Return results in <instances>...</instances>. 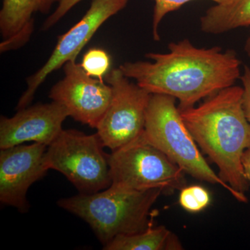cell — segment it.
<instances>
[{
	"instance_id": "obj_16",
	"label": "cell",
	"mask_w": 250,
	"mask_h": 250,
	"mask_svg": "<svg viewBox=\"0 0 250 250\" xmlns=\"http://www.w3.org/2000/svg\"><path fill=\"white\" fill-rule=\"evenodd\" d=\"M80 65L87 75L104 81L109 72L111 57L104 49H90L83 55Z\"/></svg>"
},
{
	"instance_id": "obj_2",
	"label": "cell",
	"mask_w": 250,
	"mask_h": 250,
	"mask_svg": "<svg viewBox=\"0 0 250 250\" xmlns=\"http://www.w3.org/2000/svg\"><path fill=\"white\" fill-rule=\"evenodd\" d=\"M179 111L198 147L218 167L219 177L246 195L250 184L242 158L250 146V125L243 111V88H224L197 107Z\"/></svg>"
},
{
	"instance_id": "obj_3",
	"label": "cell",
	"mask_w": 250,
	"mask_h": 250,
	"mask_svg": "<svg viewBox=\"0 0 250 250\" xmlns=\"http://www.w3.org/2000/svg\"><path fill=\"white\" fill-rule=\"evenodd\" d=\"M162 194V188L134 191L111 186L95 193L61 199L57 205L88 223L104 246L115 237L152 226L151 208Z\"/></svg>"
},
{
	"instance_id": "obj_5",
	"label": "cell",
	"mask_w": 250,
	"mask_h": 250,
	"mask_svg": "<svg viewBox=\"0 0 250 250\" xmlns=\"http://www.w3.org/2000/svg\"><path fill=\"white\" fill-rule=\"evenodd\" d=\"M103 147L97 134L62 129L47 148L45 166L63 174L80 193L102 191L111 185L108 155Z\"/></svg>"
},
{
	"instance_id": "obj_15",
	"label": "cell",
	"mask_w": 250,
	"mask_h": 250,
	"mask_svg": "<svg viewBox=\"0 0 250 250\" xmlns=\"http://www.w3.org/2000/svg\"><path fill=\"white\" fill-rule=\"evenodd\" d=\"M211 202L210 192L200 185L186 186L179 196V202L184 210L191 213H197L205 210Z\"/></svg>"
},
{
	"instance_id": "obj_20",
	"label": "cell",
	"mask_w": 250,
	"mask_h": 250,
	"mask_svg": "<svg viewBox=\"0 0 250 250\" xmlns=\"http://www.w3.org/2000/svg\"><path fill=\"white\" fill-rule=\"evenodd\" d=\"M242 164H243L245 175L250 184V146L243 153Z\"/></svg>"
},
{
	"instance_id": "obj_21",
	"label": "cell",
	"mask_w": 250,
	"mask_h": 250,
	"mask_svg": "<svg viewBox=\"0 0 250 250\" xmlns=\"http://www.w3.org/2000/svg\"><path fill=\"white\" fill-rule=\"evenodd\" d=\"M245 51L248 57H250V31L249 36H248V39H247L246 44H245Z\"/></svg>"
},
{
	"instance_id": "obj_19",
	"label": "cell",
	"mask_w": 250,
	"mask_h": 250,
	"mask_svg": "<svg viewBox=\"0 0 250 250\" xmlns=\"http://www.w3.org/2000/svg\"><path fill=\"white\" fill-rule=\"evenodd\" d=\"M243 84V108L248 123L250 125V67H244V71L241 76Z\"/></svg>"
},
{
	"instance_id": "obj_7",
	"label": "cell",
	"mask_w": 250,
	"mask_h": 250,
	"mask_svg": "<svg viewBox=\"0 0 250 250\" xmlns=\"http://www.w3.org/2000/svg\"><path fill=\"white\" fill-rule=\"evenodd\" d=\"M105 80L111 85L112 98L97 126V134L104 147L113 151L143 134L152 94L130 82L120 67L109 71Z\"/></svg>"
},
{
	"instance_id": "obj_4",
	"label": "cell",
	"mask_w": 250,
	"mask_h": 250,
	"mask_svg": "<svg viewBox=\"0 0 250 250\" xmlns=\"http://www.w3.org/2000/svg\"><path fill=\"white\" fill-rule=\"evenodd\" d=\"M176 99L169 95L152 94L143 136L164 152L184 173L193 178L223 187L238 201L246 203L242 195L222 180L205 160L176 106Z\"/></svg>"
},
{
	"instance_id": "obj_14",
	"label": "cell",
	"mask_w": 250,
	"mask_h": 250,
	"mask_svg": "<svg viewBox=\"0 0 250 250\" xmlns=\"http://www.w3.org/2000/svg\"><path fill=\"white\" fill-rule=\"evenodd\" d=\"M104 250H181L178 238L166 227L150 228L134 234L120 235L103 246Z\"/></svg>"
},
{
	"instance_id": "obj_9",
	"label": "cell",
	"mask_w": 250,
	"mask_h": 250,
	"mask_svg": "<svg viewBox=\"0 0 250 250\" xmlns=\"http://www.w3.org/2000/svg\"><path fill=\"white\" fill-rule=\"evenodd\" d=\"M63 71V78L52 87L49 98L75 121L96 129L111 103V85L87 75L76 61L67 62Z\"/></svg>"
},
{
	"instance_id": "obj_8",
	"label": "cell",
	"mask_w": 250,
	"mask_h": 250,
	"mask_svg": "<svg viewBox=\"0 0 250 250\" xmlns=\"http://www.w3.org/2000/svg\"><path fill=\"white\" fill-rule=\"evenodd\" d=\"M129 0H92L89 9L82 20L58 37L57 45L43 66L27 80V88L18 101V110L27 107L36 90L49 74L77 56L89 42L99 28L112 16L125 9Z\"/></svg>"
},
{
	"instance_id": "obj_1",
	"label": "cell",
	"mask_w": 250,
	"mask_h": 250,
	"mask_svg": "<svg viewBox=\"0 0 250 250\" xmlns=\"http://www.w3.org/2000/svg\"><path fill=\"white\" fill-rule=\"evenodd\" d=\"M146 56L152 62H125L120 69L149 93L178 100L179 110L195 106L241 78V62L233 49L198 48L184 39L169 44L167 53Z\"/></svg>"
},
{
	"instance_id": "obj_11",
	"label": "cell",
	"mask_w": 250,
	"mask_h": 250,
	"mask_svg": "<svg viewBox=\"0 0 250 250\" xmlns=\"http://www.w3.org/2000/svg\"><path fill=\"white\" fill-rule=\"evenodd\" d=\"M68 112L60 104L52 101L18 110L11 118L1 116L0 149L34 142L47 147L62 131V125Z\"/></svg>"
},
{
	"instance_id": "obj_12",
	"label": "cell",
	"mask_w": 250,
	"mask_h": 250,
	"mask_svg": "<svg viewBox=\"0 0 250 250\" xmlns=\"http://www.w3.org/2000/svg\"><path fill=\"white\" fill-rule=\"evenodd\" d=\"M62 0H3L0 11L1 53L16 50L30 40L34 31V15L48 14Z\"/></svg>"
},
{
	"instance_id": "obj_18",
	"label": "cell",
	"mask_w": 250,
	"mask_h": 250,
	"mask_svg": "<svg viewBox=\"0 0 250 250\" xmlns=\"http://www.w3.org/2000/svg\"><path fill=\"white\" fill-rule=\"evenodd\" d=\"M83 0H62L59 3L57 9L47 18L43 25L42 27V30L47 31L51 27L55 25L64 16L67 14L68 11Z\"/></svg>"
},
{
	"instance_id": "obj_6",
	"label": "cell",
	"mask_w": 250,
	"mask_h": 250,
	"mask_svg": "<svg viewBox=\"0 0 250 250\" xmlns=\"http://www.w3.org/2000/svg\"><path fill=\"white\" fill-rule=\"evenodd\" d=\"M112 187L143 191L164 189L165 193L187 186L185 173L143 134L108 154Z\"/></svg>"
},
{
	"instance_id": "obj_10",
	"label": "cell",
	"mask_w": 250,
	"mask_h": 250,
	"mask_svg": "<svg viewBox=\"0 0 250 250\" xmlns=\"http://www.w3.org/2000/svg\"><path fill=\"white\" fill-rule=\"evenodd\" d=\"M47 146L34 143L19 145L0 152V201L27 213V193L33 184L47 174L45 164Z\"/></svg>"
},
{
	"instance_id": "obj_13",
	"label": "cell",
	"mask_w": 250,
	"mask_h": 250,
	"mask_svg": "<svg viewBox=\"0 0 250 250\" xmlns=\"http://www.w3.org/2000/svg\"><path fill=\"white\" fill-rule=\"evenodd\" d=\"M207 34H224L238 28L250 27V0H226L209 8L200 18Z\"/></svg>"
},
{
	"instance_id": "obj_17",
	"label": "cell",
	"mask_w": 250,
	"mask_h": 250,
	"mask_svg": "<svg viewBox=\"0 0 250 250\" xmlns=\"http://www.w3.org/2000/svg\"><path fill=\"white\" fill-rule=\"evenodd\" d=\"M192 0H154V11L152 18V34L154 40H161L159 35V28L160 23L166 15L172 11H176ZM216 4L223 3L226 0H211Z\"/></svg>"
}]
</instances>
